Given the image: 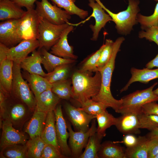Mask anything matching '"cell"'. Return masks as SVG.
Returning <instances> with one entry per match:
<instances>
[{"label": "cell", "instance_id": "6da1fadb", "mask_svg": "<svg viewBox=\"0 0 158 158\" xmlns=\"http://www.w3.org/2000/svg\"><path fill=\"white\" fill-rule=\"evenodd\" d=\"M124 40L123 37L118 38L114 42L111 56L107 63L99 71L101 76V84L99 93L91 99L95 101L102 103L108 107L112 108L116 112L121 107L122 100H117L112 96L110 86L112 73L115 67V61L117 53L121 45Z\"/></svg>", "mask_w": 158, "mask_h": 158}, {"label": "cell", "instance_id": "7a4b0ae2", "mask_svg": "<svg viewBox=\"0 0 158 158\" xmlns=\"http://www.w3.org/2000/svg\"><path fill=\"white\" fill-rule=\"evenodd\" d=\"M90 72L79 70L75 72L72 76V98L80 104L97 95L100 89V72H96L93 76Z\"/></svg>", "mask_w": 158, "mask_h": 158}, {"label": "cell", "instance_id": "3957f363", "mask_svg": "<svg viewBox=\"0 0 158 158\" xmlns=\"http://www.w3.org/2000/svg\"><path fill=\"white\" fill-rule=\"evenodd\" d=\"M157 83H155L147 88L137 90L122 98L121 105L117 113L121 114L133 113L137 115L142 113V108L144 104L158 101V96L154 93L153 90Z\"/></svg>", "mask_w": 158, "mask_h": 158}, {"label": "cell", "instance_id": "277c9868", "mask_svg": "<svg viewBox=\"0 0 158 158\" xmlns=\"http://www.w3.org/2000/svg\"><path fill=\"white\" fill-rule=\"evenodd\" d=\"M97 0L115 23L118 32L123 35L129 33L133 26L137 22V17L140 11L138 7L140 1L138 0H128V5L127 9L115 13L106 8L100 0Z\"/></svg>", "mask_w": 158, "mask_h": 158}, {"label": "cell", "instance_id": "5b68a950", "mask_svg": "<svg viewBox=\"0 0 158 158\" xmlns=\"http://www.w3.org/2000/svg\"><path fill=\"white\" fill-rule=\"evenodd\" d=\"M12 92L15 97L30 110H35L36 99L29 84L23 78L20 65L13 62Z\"/></svg>", "mask_w": 158, "mask_h": 158}, {"label": "cell", "instance_id": "8992f818", "mask_svg": "<svg viewBox=\"0 0 158 158\" xmlns=\"http://www.w3.org/2000/svg\"><path fill=\"white\" fill-rule=\"evenodd\" d=\"M39 17V36L37 39L40 44L39 49H40L44 48L48 51L57 42L64 30L70 24L55 25L43 18Z\"/></svg>", "mask_w": 158, "mask_h": 158}, {"label": "cell", "instance_id": "52a82bcc", "mask_svg": "<svg viewBox=\"0 0 158 158\" xmlns=\"http://www.w3.org/2000/svg\"><path fill=\"white\" fill-rule=\"evenodd\" d=\"M35 3V10L39 17L55 25L69 23L71 15L66 10L56 5H52L47 0L37 1Z\"/></svg>", "mask_w": 158, "mask_h": 158}, {"label": "cell", "instance_id": "ba28073f", "mask_svg": "<svg viewBox=\"0 0 158 158\" xmlns=\"http://www.w3.org/2000/svg\"><path fill=\"white\" fill-rule=\"evenodd\" d=\"M39 17L35 9L27 10L19 19L17 31L22 40H35L39 36Z\"/></svg>", "mask_w": 158, "mask_h": 158}, {"label": "cell", "instance_id": "9c48e42d", "mask_svg": "<svg viewBox=\"0 0 158 158\" xmlns=\"http://www.w3.org/2000/svg\"><path fill=\"white\" fill-rule=\"evenodd\" d=\"M95 119L92 120L91 127L85 132L73 131L70 123L66 122L69 133V146L71 152V156L73 157L79 158L90 137L96 132L97 127Z\"/></svg>", "mask_w": 158, "mask_h": 158}, {"label": "cell", "instance_id": "30bf717a", "mask_svg": "<svg viewBox=\"0 0 158 158\" xmlns=\"http://www.w3.org/2000/svg\"><path fill=\"white\" fill-rule=\"evenodd\" d=\"M32 111L25 104L17 103L8 106L6 104L2 116H0V125L2 120L9 121L16 129L19 130L29 118Z\"/></svg>", "mask_w": 158, "mask_h": 158}, {"label": "cell", "instance_id": "8fae6325", "mask_svg": "<svg viewBox=\"0 0 158 158\" xmlns=\"http://www.w3.org/2000/svg\"><path fill=\"white\" fill-rule=\"evenodd\" d=\"M54 111L57 143L62 154L65 157H69L71 156V150L67 143L69 133L67 130L66 122L63 116L61 105L57 106Z\"/></svg>", "mask_w": 158, "mask_h": 158}, {"label": "cell", "instance_id": "7c38bea8", "mask_svg": "<svg viewBox=\"0 0 158 158\" xmlns=\"http://www.w3.org/2000/svg\"><path fill=\"white\" fill-rule=\"evenodd\" d=\"M69 120L76 131L85 132L89 129L90 122L96 118V116L89 114L68 103L64 107Z\"/></svg>", "mask_w": 158, "mask_h": 158}, {"label": "cell", "instance_id": "4fadbf2b", "mask_svg": "<svg viewBox=\"0 0 158 158\" xmlns=\"http://www.w3.org/2000/svg\"><path fill=\"white\" fill-rule=\"evenodd\" d=\"M1 128L2 129L0 142L1 150L8 146L26 144L28 141L26 134L16 129L9 121L3 120Z\"/></svg>", "mask_w": 158, "mask_h": 158}, {"label": "cell", "instance_id": "5bb4252c", "mask_svg": "<svg viewBox=\"0 0 158 158\" xmlns=\"http://www.w3.org/2000/svg\"><path fill=\"white\" fill-rule=\"evenodd\" d=\"M89 6L92 9L91 16L94 17L95 23L93 25L90 24L89 27L92 32V37L91 40L96 41L98 39L99 33L109 21H112L108 14L106 13L104 10L97 0H88Z\"/></svg>", "mask_w": 158, "mask_h": 158}, {"label": "cell", "instance_id": "9a60e30c", "mask_svg": "<svg viewBox=\"0 0 158 158\" xmlns=\"http://www.w3.org/2000/svg\"><path fill=\"white\" fill-rule=\"evenodd\" d=\"M39 45L37 39L23 40L17 45L9 48L7 59L20 64L29 54L39 48Z\"/></svg>", "mask_w": 158, "mask_h": 158}, {"label": "cell", "instance_id": "2e32d148", "mask_svg": "<svg viewBox=\"0 0 158 158\" xmlns=\"http://www.w3.org/2000/svg\"><path fill=\"white\" fill-rule=\"evenodd\" d=\"M19 20L12 19L0 22V43L8 47H11L23 40L19 37L17 31V25Z\"/></svg>", "mask_w": 158, "mask_h": 158}, {"label": "cell", "instance_id": "e0dca14e", "mask_svg": "<svg viewBox=\"0 0 158 158\" xmlns=\"http://www.w3.org/2000/svg\"><path fill=\"white\" fill-rule=\"evenodd\" d=\"M73 30V26L70 24L64 30L57 42L51 48L50 53L63 58L76 59L78 57L73 54V47L69 44L68 40V35Z\"/></svg>", "mask_w": 158, "mask_h": 158}, {"label": "cell", "instance_id": "ac0fdd59", "mask_svg": "<svg viewBox=\"0 0 158 158\" xmlns=\"http://www.w3.org/2000/svg\"><path fill=\"white\" fill-rule=\"evenodd\" d=\"M116 118L115 126L123 134H139V123L138 115L133 113H128Z\"/></svg>", "mask_w": 158, "mask_h": 158}, {"label": "cell", "instance_id": "d6986e66", "mask_svg": "<svg viewBox=\"0 0 158 158\" xmlns=\"http://www.w3.org/2000/svg\"><path fill=\"white\" fill-rule=\"evenodd\" d=\"M155 140L150 139L146 135L139 136L135 145L125 150V158H148L149 150Z\"/></svg>", "mask_w": 158, "mask_h": 158}, {"label": "cell", "instance_id": "ffe728a7", "mask_svg": "<svg viewBox=\"0 0 158 158\" xmlns=\"http://www.w3.org/2000/svg\"><path fill=\"white\" fill-rule=\"evenodd\" d=\"M131 77L125 86L120 90V92L126 91L133 83L139 82L147 83L150 81L158 78V68L155 69L147 68L140 69L132 68L130 70Z\"/></svg>", "mask_w": 158, "mask_h": 158}, {"label": "cell", "instance_id": "44dd1931", "mask_svg": "<svg viewBox=\"0 0 158 158\" xmlns=\"http://www.w3.org/2000/svg\"><path fill=\"white\" fill-rule=\"evenodd\" d=\"M25 129V131L32 139L40 136L44 129L47 112L35 110Z\"/></svg>", "mask_w": 158, "mask_h": 158}, {"label": "cell", "instance_id": "7402d4cb", "mask_svg": "<svg viewBox=\"0 0 158 158\" xmlns=\"http://www.w3.org/2000/svg\"><path fill=\"white\" fill-rule=\"evenodd\" d=\"M30 56H28L20 64L21 68L31 74H35L45 77L47 73L43 71L41 64L42 57L40 51L35 50Z\"/></svg>", "mask_w": 158, "mask_h": 158}, {"label": "cell", "instance_id": "603a6c76", "mask_svg": "<svg viewBox=\"0 0 158 158\" xmlns=\"http://www.w3.org/2000/svg\"><path fill=\"white\" fill-rule=\"evenodd\" d=\"M55 121L54 111L48 112L45 126L40 137L47 144L53 145L60 151L56 139Z\"/></svg>", "mask_w": 158, "mask_h": 158}, {"label": "cell", "instance_id": "cb8c5ba5", "mask_svg": "<svg viewBox=\"0 0 158 158\" xmlns=\"http://www.w3.org/2000/svg\"><path fill=\"white\" fill-rule=\"evenodd\" d=\"M25 12L11 0L0 1V20L2 21L19 19Z\"/></svg>", "mask_w": 158, "mask_h": 158}, {"label": "cell", "instance_id": "d4e9b609", "mask_svg": "<svg viewBox=\"0 0 158 158\" xmlns=\"http://www.w3.org/2000/svg\"><path fill=\"white\" fill-rule=\"evenodd\" d=\"M13 62L7 59L0 64V89L8 95L11 93Z\"/></svg>", "mask_w": 158, "mask_h": 158}, {"label": "cell", "instance_id": "484cf974", "mask_svg": "<svg viewBox=\"0 0 158 158\" xmlns=\"http://www.w3.org/2000/svg\"><path fill=\"white\" fill-rule=\"evenodd\" d=\"M60 98L50 89L40 94L36 99L35 110L48 112L54 111L60 101Z\"/></svg>", "mask_w": 158, "mask_h": 158}, {"label": "cell", "instance_id": "4316f807", "mask_svg": "<svg viewBox=\"0 0 158 158\" xmlns=\"http://www.w3.org/2000/svg\"><path fill=\"white\" fill-rule=\"evenodd\" d=\"M25 76L36 99L43 92L51 89L52 84L44 77L28 72L25 74Z\"/></svg>", "mask_w": 158, "mask_h": 158}, {"label": "cell", "instance_id": "83f0119b", "mask_svg": "<svg viewBox=\"0 0 158 158\" xmlns=\"http://www.w3.org/2000/svg\"><path fill=\"white\" fill-rule=\"evenodd\" d=\"M40 50L42 57V64L48 73L52 72L56 67L60 65L70 64L75 61L74 59H65L55 56L48 52L44 48Z\"/></svg>", "mask_w": 158, "mask_h": 158}, {"label": "cell", "instance_id": "f1b7e54d", "mask_svg": "<svg viewBox=\"0 0 158 158\" xmlns=\"http://www.w3.org/2000/svg\"><path fill=\"white\" fill-rule=\"evenodd\" d=\"M125 150L114 142L106 141L101 144L98 156L102 158H125Z\"/></svg>", "mask_w": 158, "mask_h": 158}, {"label": "cell", "instance_id": "f546056e", "mask_svg": "<svg viewBox=\"0 0 158 158\" xmlns=\"http://www.w3.org/2000/svg\"><path fill=\"white\" fill-rule=\"evenodd\" d=\"M98 123L96 133L98 137L102 139L106 136V130L112 125H115L116 118L109 113L106 109L96 116Z\"/></svg>", "mask_w": 158, "mask_h": 158}, {"label": "cell", "instance_id": "4dcf8cb0", "mask_svg": "<svg viewBox=\"0 0 158 158\" xmlns=\"http://www.w3.org/2000/svg\"><path fill=\"white\" fill-rule=\"evenodd\" d=\"M54 4L63 8L71 15H75L84 19L88 15L87 11L81 9L75 4V0H50Z\"/></svg>", "mask_w": 158, "mask_h": 158}, {"label": "cell", "instance_id": "1f68e13d", "mask_svg": "<svg viewBox=\"0 0 158 158\" xmlns=\"http://www.w3.org/2000/svg\"><path fill=\"white\" fill-rule=\"evenodd\" d=\"M102 139L99 138L96 133L89 138L85 150L79 158H99L98 152Z\"/></svg>", "mask_w": 158, "mask_h": 158}, {"label": "cell", "instance_id": "d6a6232c", "mask_svg": "<svg viewBox=\"0 0 158 158\" xmlns=\"http://www.w3.org/2000/svg\"><path fill=\"white\" fill-rule=\"evenodd\" d=\"M46 145L40 136L30 138L26 144L28 158H41L42 152Z\"/></svg>", "mask_w": 158, "mask_h": 158}, {"label": "cell", "instance_id": "836d02e7", "mask_svg": "<svg viewBox=\"0 0 158 158\" xmlns=\"http://www.w3.org/2000/svg\"><path fill=\"white\" fill-rule=\"evenodd\" d=\"M1 150L0 158H28L26 144H17L8 146Z\"/></svg>", "mask_w": 158, "mask_h": 158}, {"label": "cell", "instance_id": "e575fe53", "mask_svg": "<svg viewBox=\"0 0 158 158\" xmlns=\"http://www.w3.org/2000/svg\"><path fill=\"white\" fill-rule=\"evenodd\" d=\"M71 83L67 79L53 83L51 91L60 98L68 100L72 97Z\"/></svg>", "mask_w": 158, "mask_h": 158}, {"label": "cell", "instance_id": "d590c367", "mask_svg": "<svg viewBox=\"0 0 158 158\" xmlns=\"http://www.w3.org/2000/svg\"><path fill=\"white\" fill-rule=\"evenodd\" d=\"M68 64L60 65L52 72L47 73L45 77L51 84L67 79L69 72Z\"/></svg>", "mask_w": 158, "mask_h": 158}, {"label": "cell", "instance_id": "8d00e7d4", "mask_svg": "<svg viewBox=\"0 0 158 158\" xmlns=\"http://www.w3.org/2000/svg\"><path fill=\"white\" fill-rule=\"evenodd\" d=\"M80 109L87 114L96 116L108 107L103 104L88 99L80 104Z\"/></svg>", "mask_w": 158, "mask_h": 158}, {"label": "cell", "instance_id": "74e56055", "mask_svg": "<svg viewBox=\"0 0 158 158\" xmlns=\"http://www.w3.org/2000/svg\"><path fill=\"white\" fill-rule=\"evenodd\" d=\"M137 20L141 25L143 30L153 26H158V2L157 4L153 13L149 16H145L140 14L137 15Z\"/></svg>", "mask_w": 158, "mask_h": 158}, {"label": "cell", "instance_id": "f35d334b", "mask_svg": "<svg viewBox=\"0 0 158 158\" xmlns=\"http://www.w3.org/2000/svg\"><path fill=\"white\" fill-rule=\"evenodd\" d=\"M114 42L109 39L106 40L105 47L96 64L98 71L104 67L111 58L113 51Z\"/></svg>", "mask_w": 158, "mask_h": 158}, {"label": "cell", "instance_id": "ab89813d", "mask_svg": "<svg viewBox=\"0 0 158 158\" xmlns=\"http://www.w3.org/2000/svg\"><path fill=\"white\" fill-rule=\"evenodd\" d=\"M140 129H146L150 131L158 128V116L146 114L138 115Z\"/></svg>", "mask_w": 158, "mask_h": 158}, {"label": "cell", "instance_id": "60d3db41", "mask_svg": "<svg viewBox=\"0 0 158 158\" xmlns=\"http://www.w3.org/2000/svg\"><path fill=\"white\" fill-rule=\"evenodd\" d=\"M105 47L103 44L84 63L80 71H83L95 72L98 71L96 64Z\"/></svg>", "mask_w": 158, "mask_h": 158}, {"label": "cell", "instance_id": "b9f144b4", "mask_svg": "<svg viewBox=\"0 0 158 158\" xmlns=\"http://www.w3.org/2000/svg\"><path fill=\"white\" fill-rule=\"evenodd\" d=\"M138 36L140 38H145L150 41L153 42L158 46V26H152L140 31Z\"/></svg>", "mask_w": 158, "mask_h": 158}, {"label": "cell", "instance_id": "7bdbcfd3", "mask_svg": "<svg viewBox=\"0 0 158 158\" xmlns=\"http://www.w3.org/2000/svg\"><path fill=\"white\" fill-rule=\"evenodd\" d=\"M61 151L53 145L47 144L42 152L41 158L65 157Z\"/></svg>", "mask_w": 158, "mask_h": 158}, {"label": "cell", "instance_id": "ee69618b", "mask_svg": "<svg viewBox=\"0 0 158 158\" xmlns=\"http://www.w3.org/2000/svg\"><path fill=\"white\" fill-rule=\"evenodd\" d=\"M142 113L146 114L158 116V104L152 102L144 104L142 109Z\"/></svg>", "mask_w": 158, "mask_h": 158}, {"label": "cell", "instance_id": "f6af8a7d", "mask_svg": "<svg viewBox=\"0 0 158 158\" xmlns=\"http://www.w3.org/2000/svg\"><path fill=\"white\" fill-rule=\"evenodd\" d=\"M18 6L25 7L27 10L34 9V4L38 0H11Z\"/></svg>", "mask_w": 158, "mask_h": 158}, {"label": "cell", "instance_id": "bcb514c9", "mask_svg": "<svg viewBox=\"0 0 158 158\" xmlns=\"http://www.w3.org/2000/svg\"><path fill=\"white\" fill-rule=\"evenodd\" d=\"M138 138L133 134H128L123 137L122 142L126 146L127 148L133 147L137 143Z\"/></svg>", "mask_w": 158, "mask_h": 158}, {"label": "cell", "instance_id": "7dc6e473", "mask_svg": "<svg viewBox=\"0 0 158 158\" xmlns=\"http://www.w3.org/2000/svg\"><path fill=\"white\" fill-rule=\"evenodd\" d=\"M9 48L0 42V64L7 59V55Z\"/></svg>", "mask_w": 158, "mask_h": 158}, {"label": "cell", "instance_id": "c3c4849f", "mask_svg": "<svg viewBox=\"0 0 158 158\" xmlns=\"http://www.w3.org/2000/svg\"><path fill=\"white\" fill-rule=\"evenodd\" d=\"M7 95L2 90L0 89V116L3 114L6 106Z\"/></svg>", "mask_w": 158, "mask_h": 158}, {"label": "cell", "instance_id": "681fc988", "mask_svg": "<svg viewBox=\"0 0 158 158\" xmlns=\"http://www.w3.org/2000/svg\"><path fill=\"white\" fill-rule=\"evenodd\" d=\"M158 153V139L155 141L150 148L148 154V158H154Z\"/></svg>", "mask_w": 158, "mask_h": 158}, {"label": "cell", "instance_id": "f907efd6", "mask_svg": "<svg viewBox=\"0 0 158 158\" xmlns=\"http://www.w3.org/2000/svg\"><path fill=\"white\" fill-rule=\"evenodd\" d=\"M145 66L146 68L149 69L158 68V53L154 58L146 64Z\"/></svg>", "mask_w": 158, "mask_h": 158}, {"label": "cell", "instance_id": "816d5d0a", "mask_svg": "<svg viewBox=\"0 0 158 158\" xmlns=\"http://www.w3.org/2000/svg\"><path fill=\"white\" fill-rule=\"evenodd\" d=\"M146 136L147 138L151 139H158V128L150 131Z\"/></svg>", "mask_w": 158, "mask_h": 158}, {"label": "cell", "instance_id": "f5cc1de1", "mask_svg": "<svg viewBox=\"0 0 158 158\" xmlns=\"http://www.w3.org/2000/svg\"><path fill=\"white\" fill-rule=\"evenodd\" d=\"M154 92L155 94L158 96V87L154 90Z\"/></svg>", "mask_w": 158, "mask_h": 158}, {"label": "cell", "instance_id": "db71d44e", "mask_svg": "<svg viewBox=\"0 0 158 158\" xmlns=\"http://www.w3.org/2000/svg\"><path fill=\"white\" fill-rule=\"evenodd\" d=\"M154 158H158V153L156 155Z\"/></svg>", "mask_w": 158, "mask_h": 158}, {"label": "cell", "instance_id": "11a10c76", "mask_svg": "<svg viewBox=\"0 0 158 158\" xmlns=\"http://www.w3.org/2000/svg\"><path fill=\"white\" fill-rule=\"evenodd\" d=\"M156 1H158V0H154Z\"/></svg>", "mask_w": 158, "mask_h": 158}, {"label": "cell", "instance_id": "9f6ffc18", "mask_svg": "<svg viewBox=\"0 0 158 158\" xmlns=\"http://www.w3.org/2000/svg\"><path fill=\"white\" fill-rule=\"evenodd\" d=\"M1 0H0V1H1Z\"/></svg>", "mask_w": 158, "mask_h": 158}]
</instances>
